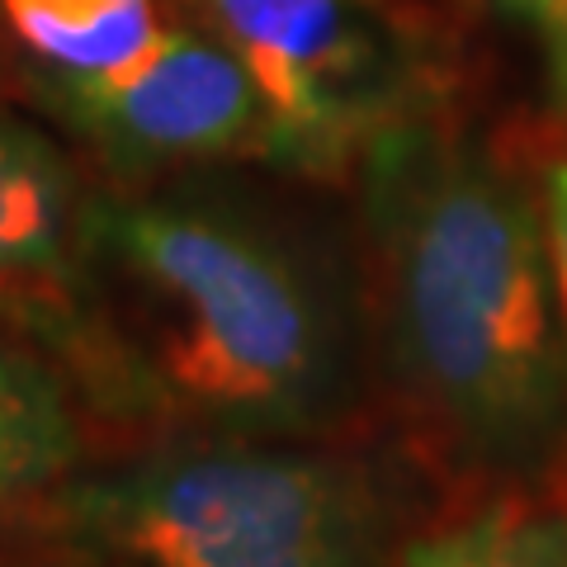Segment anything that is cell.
<instances>
[{
	"mask_svg": "<svg viewBox=\"0 0 567 567\" xmlns=\"http://www.w3.org/2000/svg\"><path fill=\"white\" fill-rule=\"evenodd\" d=\"M383 369L416 445L473 496L567 464V331L539 147L431 110L360 156Z\"/></svg>",
	"mask_w": 567,
	"mask_h": 567,
	"instance_id": "obj_1",
	"label": "cell"
},
{
	"mask_svg": "<svg viewBox=\"0 0 567 567\" xmlns=\"http://www.w3.org/2000/svg\"><path fill=\"white\" fill-rule=\"evenodd\" d=\"M76 350L118 398L213 435H298L341 402L322 275L251 208L194 194L81 204Z\"/></svg>",
	"mask_w": 567,
	"mask_h": 567,
	"instance_id": "obj_2",
	"label": "cell"
},
{
	"mask_svg": "<svg viewBox=\"0 0 567 567\" xmlns=\"http://www.w3.org/2000/svg\"><path fill=\"white\" fill-rule=\"evenodd\" d=\"M62 511L133 567H388L374 477L256 435L137 458L71 487Z\"/></svg>",
	"mask_w": 567,
	"mask_h": 567,
	"instance_id": "obj_3",
	"label": "cell"
},
{
	"mask_svg": "<svg viewBox=\"0 0 567 567\" xmlns=\"http://www.w3.org/2000/svg\"><path fill=\"white\" fill-rule=\"evenodd\" d=\"M251 76L270 166L346 175L369 142L454 95V52L406 0H185Z\"/></svg>",
	"mask_w": 567,
	"mask_h": 567,
	"instance_id": "obj_4",
	"label": "cell"
},
{
	"mask_svg": "<svg viewBox=\"0 0 567 567\" xmlns=\"http://www.w3.org/2000/svg\"><path fill=\"white\" fill-rule=\"evenodd\" d=\"M29 100L118 175L270 156V123L251 76L204 24L166 20L156 43L104 76L29 71Z\"/></svg>",
	"mask_w": 567,
	"mask_h": 567,
	"instance_id": "obj_5",
	"label": "cell"
},
{
	"mask_svg": "<svg viewBox=\"0 0 567 567\" xmlns=\"http://www.w3.org/2000/svg\"><path fill=\"white\" fill-rule=\"evenodd\" d=\"M81 194L58 142L0 100V317L71 341L81 308Z\"/></svg>",
	"mask_w": 567,
	"mask_h": 567,
	"instance_id": "obj_6",
	"label": "cell"
},
{
	"mask_svg": "<svg viewBox=\"0 0 567 567\" xmlns=\"http://www.w3.org/2000/svg\"><path fill=\"white\" fill-rule=\"evenodd\" d=\"M388 567H567V477L473 496L454 520L406 539Z\"/></svg>",
	"mask_w": 567,
	"mask_h": 567,
	"instance_id": "obj_7",
	"label": "cell"
},
{
	"mask_svg": "<svg viewBox=\"0 0 567 567\" xmlns=\"http://www.w3.org/2000/svg\"><path fill=\"white\" fill-rule=\"evenodd\" d=\"M0 20L43 76H104L166 29L162 0H0Z\"/></svg>",
	"mask_w": 567,
	"mask_h": 567,
	"instance_id": "obj_8",
	"label": "cell"
},
{
	"mask_svg": "<svg viewBox=\"0 0 567 567\" xmlns=\"http://www.w3.org/2000/svg\"><path fill=\"white\" fill-rule=\"evenodd\" d=\"M76 458L81 431L62 374L0 341V506L62 483Z\"/></svg>",
	"mask_w": 567,
	"mask_h": 567,
	"instance_id": "obj_9",
	"label": "cell"
},
{
	"mask_svg": "<svg viewBox=\"0 0 567 567\" xmlns=\"http://www.w3.org/2000/svg\"><path fill=\"white\" fill-rule=\"evenodd\" d=\"M535 147H539L544 227H548V251H554L558 308H563V331H567V100H558L554 114L535 123Z\"/></svg>",
	"mask_w": 567,
	"mask_h": 567,
	"instance_id": "obj_10",
	"label": "cell"
},
{
	"mask_svg": "<svg viewBox=\"0 0 567 567\" xmlns=\"http://www.w3.org/2000/svg\"><path fill=\"white\" fill-rule=\"evenodd\" d=\"M492 6L516 14L535 33L554 71V100H567V0H492Z\"/></svg>",
	"mask_w": 567,
	"mask_h": 567,
	"instance_id": "obj_11",
	"label": "cell"
},
{
	"mask_svg": "<svg viewBox=\"0 0 567 567\" xmlns=\"http://www.w3.org/2000/svg\"><path fill=\"white\" fill-rule=\"evenodd\" d=\"M118 567H133V563H118Z\"/></svg>",
	"mask_w": 567,
	"mask_h": 567,
	"instance_id": "obj_12",
	"label": "cell"
}]
</instances>
